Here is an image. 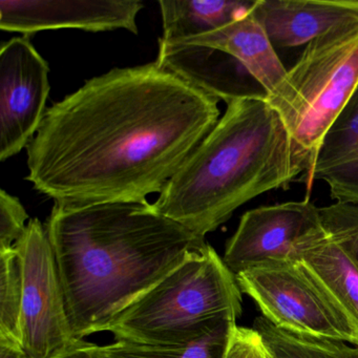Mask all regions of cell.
Wrapping results in <instances>:
<instances>
[{
    "mask_svg": "<svg viewBox=\"0 0 358 358\" xmlns=\"http://www.w3.org/2000/svg\"><path fill=\"white\" fill-rule=\"evenodd\" d=\"M217 103L157 62L114 69L48 108L27 180L64 206L145 201L215 127Z\"/></svg>",
    "mask_w": 358,
    "mask_h": 358,
    "instance_id": "1",
    "label": "cell"
},
{
    "mask_svg": "<svg viewBox=\"0 0 358 358\" xmlns=\"http://www.w3.org/2000/svg\"><path fill=\"white\" fill-rule=\"evenodd\" d=\"M76 341L113 322L194 253L205 238L148 201L69 207L45 224Z\"/></svg>",
    "mask_w": 358,
    "mask_h": 358,
    "instance_id": "2",
    "label": "cell"
},
{
    "mask_svg": "<svg viewBox=\"0 0 358 358\" xmlns=\"http://www.w3.org/2000/svg\"><path fill=\"white\" fill-rule=\"evenodd\" d=\"M307 171L282 117L266 97L228 102L225 114L161 192L154 207L205 238L238 207Z\"/></svg>",
    "mask_w": 358,
    "mask_h": 358,
    "instance_id": "3",
    "label": "cell"
},
{
    "mask_svg": "<svg viewBox=\"0 0 358 358\" xmlns=\"http://www.w3.org/2000/svg\"><path fill=\"white\" fill-rule=\"evenodd\" d=\"M242 291L223 257L207 244L127 308L108 327L116 341L183 345L243 312Z\"/></svg>",
    "mask_w": 358,
    "mask_h": 358,
    "instance_id": "4",
    "label": "cell"
},
{
    "mask_svg": "<svg viewBox=\"0 0 358 358\" xmlns=\"http://www.w3.org/2000/svg\"><path fill=\"white\" fill-rule=\"evenodd\" d=\"M357 87L358 27H352L308 43L278 91L266 97L306 161V171Z\"/></svg>",
    "mask_w": 358,
    "mask_h": 358,
    "instance_id": "5",
    "label": "cell"
},
{
    "mask_svg": "<svg viewBox=\"0 0 358 358\" xmlns=\"http://www.w3.org/2000/svg\"><path fill=\"white\" fill-rule=\"evenodd\" d=\"M241 291L276 328L358 347V326L299 259L270 262L236 274Z\"/></svg>",
    "mask_w": 358,
    "mask_h": 358,
    "instance_id": "6",
    "label": "cell"
},
{
    "mask_svg": "<svg viewBox=\"0 0 358 358\" xmlns=\"http://www.w3.org/2000/svg\"><path fill=\"white\" fill-rule=\"evenodd\" d=\"M22 269V349L28 358H57L73 336L66 299L47 230L38 219L29 221L15 244Z\"/></svg>",
    "mask_w": 358,
    "mask_h": 358,
    "instance_id": "7",
    "label": "cell"
},
{
    "mask_svg": "<svg viewBox=\"0 0 358 358\" xmlns=\"http://www.w3.org/2000/svg\"><path fill=\"white\" fill-rule=\"evenodd\" d=\"M50 68L29 37L0 48V160L20 154L41 127L49 96Z\"/></svg>",
    "mask_w": 358,
    "mask_h": 358,
    "instance_id": "8",
    "label": "cell"
},
{
    "mask_svg": "<svg viewBox=\"0 0 358 358\" xmlns=\"http://www.w3.org/2000/svg\"><path fill=\"white\" fill-rule=\"evenodd\" d=\"M322 227L320 208L309 200L262 206L241 217L223 261L236 275L270 262L295 259V247Z\"/></svg>",
    "mask_w": 358,
    "mask_h": 358,
    "instance_id": "9",
    "label": "cell"
},
{
    "mask_svg": "<svg viewBox=\"0 0 358 358\" xmlns=\"http://www.w3.org/2000/svg\"><path fill=\"white\" fill-rule=\"evenodd\" d=\"M140 0H1L0 28L29 37L41 31H129L138 34Z\"/></svg>",
    "mask_w": 358,
    "mask_h": 358,
    "instance_id": "10",
    "label": "cell"
},
{
    "mask_svg": "<svg viewBox=\"0 0 358 358\" xmlns=\"http://www.w3.org/2000/svg\"><path fill=\"white\" fill-rule=\"evenodd\" d=\"M251 12L274 49L308 45L318 37L358 27V0H257Z\"/></svg>",
    "mask_w": 358,
    "mask_h": 358,
    "instance_id": "11",
    "label": "cell"
},
{
    "mask_svg": "<svg viewBox=\"0 0 358 358\" xmlns=\"http://www.w3.org/2000/svg\"><path fill=\"white\" fill-rule=\"evenodd\" d=\"M156 62L226 103L238 98L266 97L248 85L247 77H252L238 60L211 48L159 39Z\"/></svg>",
    "mask_w": 358,
    "mask_h": 358,
    "instance_id": "12",
    "label": "cell"
},
{
    "mask_svg": "<svg viewBox=\"0 0 358 358\" xmlns=\"http://www.w3.org/2000/svg\"><path fill=\"white\" fill-rule=\"evenodd\" d=\"M324 181L331 198L358 205V87L327 131L309 171L296 182Z\"/></svg>",
    "mask_w": 358,
    "mask_h": 358,
    "instance_id": "13",
    "label": "cell"
},
{
    "mask_svg": "<svg viewBox=\"0 0 358 358\" xmlns=\"http://www.w3.org/2000/svg\"><path fill=\"white\" fill-rule=\"evenodd\" d=\"M251 10L217 30L175 41L203 45L228 54L238 60L257 81L265 92L266 97H270L278 91L288 70L280 62L267 33Z\"/></svg>",
    "mask_w": 358,
    "mask_h": 358,
    "instance_id": "14",
    "label": "cell"
},
{
    "mask_svg": "<svg viewBox=\"0 0 358 358\" xmlns=\"http://www.w3.org/2000/svg\"><path fill=\"white\" fill-rule=\"evenodd\" d=\"M295 259L305 264L358 326V263L352 255L322 226L296 245Z\"/></svg>",
    "mask_w": 358,
    "mask_h": 358,
    "instance_id": "15",
    "label": "cell"
},
{
    "mask_svg": "<svg viewBox=\"0 0 358 358\" xmlns=\"http://www.w3.org/2000/svg\"><path fill=\"white\" fill-rule=\"evenodd\" d=\"M257 0L159 1L165 41H181L222 28L250 11Z\"/></svg>",
    "mask_w": 358,
    "mask_h": 358,
    "instance_id": "16",
    "label": "cell"
},
{
    "mask_svg": "<svg viewBox=\"0 0 358 358\" xmlns=\"http://www.w3.org/2000/svg\"><path fill=\"white\" fill-rule=\"evenodd\" d=\"M236 322L224 320L198 339L175 345H148L116 341L98 345L95 350L101 358H223L230 331Z\"/></svg>",
    "mask_w": 358,
    "mask_h": 358,
    "instance_id": "17",
    "label": "cell"
},
{
    "mask_svg": "<svg viewBox=\"0 0 358 358\" xmlns=\"http://www.w3.org/2000/svg\"><path fill=\"white\" fill-rule=\"evenodd\" d=\"M253 328L278 358H358L357 345L293 334L276 328L263 316L255 320Z\"/></svg>",
    "mask_w": 358,
    "mask_h": 358,
    "instance_id": "18",
    "label": "cell"
},
{
    "mask_svg": "<svg viewBox=\"0 0 358 358\" xmlns=\"http://www.w3.org/2000/svg\"><path fill=\"white\" fill-rule=\"evenodd\" d=\"M22 269L15 247L0 251V345L22 349Z\"/></svg>",
    "mask_w": 358,
    "mask_h": 358,
    "instance_id": "19",
    "label": "cell"
},
{
    "mask_svg": "<svg viewBox=\"0 0 358 358\" xmlns=\"http://www.w3.org/2000/svg\"><path fill=\"white\" fill-rule=\"evenodd\" d=\"M320 217L324 231L358 263V205L337 202L320 208Z\"/></svg>",
    "mask_w": 358,
    "mask_h": 358,
    "instance_id": "20",
    "label": "cell"
},
{
    "mask_svg": "<svg viewBox=\"0 0 358 358\" xmlns=\"http://www.w3.org/2000/svg\"><path fill=\"white\" fill-rule=\"evenodd\" d=\"M29 215L20 199L0 192V251L13 248L28 227Z\"/></svg>",
    "mask_w": 358,
    "mask_h": 358,
    "instance_id": "21",
    "label": "cell"
},
{
    "mask_svg": "<svg viewBox=\"0 0 358 358\" xmlns=\"http://www.w3.org/2000/svg\"><path fill=\"white\" fill-rule=\"evenodd\" d=\"M223 358H278L255 328L234 324Z\"/></svg>",
    "mask_w": 358,
    "mask_h": 358,
    "instance_id": "22",
    "label": "cell"
},
{
    "mask_svg": "<svg viewBox=\"0 0 358 358\" xmlns=\"http://www.w3.org/2000/svg\"><path fill=\"white\" fill-rule=\"evenodd\" d=\"M57 358H101L95 350V343L80 339L77 341L68 351Z\"/></svg>",
    "mask_w": 358,
    "mask_h": 358,
    "instance_id": "23",
    "label": "cell"
},
{
    "mask_svg": "<svg viewBox=\"0 0 358 358\" xmlns=\"http://www.w3.org/2000/svg\"><path fill=\"white\" fill-rule=\"evenodd\" d=\"M0 358H28L24 352L20 350L11 349V348L0 345Z\"/></svg>",
    "mask_w": 358,
    "mask_h": 358,
    "instance_id": "24",
    "label": "cell"
}]
</instances>
